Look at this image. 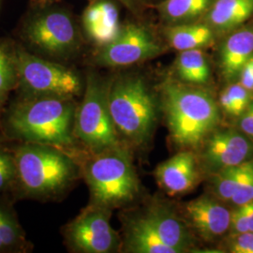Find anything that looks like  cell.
<instances>
[{"label": "cell", "mask_w": 253, "mask_h": 253, "mask_svg": "<svg viewBox=\"0 0 253 253\" xmlns=\"http://www.w3.org/2000/svg\"><path fill=\"white\" fill-rule=\"evenodd\" d=\"M76 108L73 99L19 98L0 119L8 138L53 145L70 152L78 144L73 133Z\"/></svg>", "instance_id": "6da1fadb"}, {"label": "cell", "mask_w": 253, "mask_h": 253, "mask_svg": "<svg viewBox=\"0 0 253 253\" xmlns=\"http://www.w3.org/2000/svg\"><path fill=\"white\" fill-rule=\"evenodd\" d=\"M13 156L16 163L14 188L28 199H56L78 174V165L72 153L56 146L21 142Z\"/></svg>", "instance_id": "7a4b0ae2"}, {"label": "cell", "mask_w": 253, "mask_h": 253, "mask_svg": "<svg viewBox=\"0 0 253 253\" xmlns=\"http://www.w3.org/2000/svg\"><path fill=\"white\" fill-rule=\"evenodd\" d=\"M163 109L172 141L183 148H196L219 123L214 97L203 88L166 80L162 85Z\"/></svg>", "instance_id": "3957f363"}, {"label": "cell", "mask_w": 253, "mask_h": 253, "mask_svg": "<svg viewBox=\"0 0 253 253\" xmlns=\"http://www.w3.org/2000/svg\"><path fill=\"white\" fill-rule=\"evenodd\" d=\"M83 173L90 192V205L112 210L134 199L139 191L134 166L123 145L91 157Z\"/></svg>", "instance_id": "277c9868"}, {"label": "cell", "mask_w": 253, "mask_h": 253, "mask_svg": "<svg viewBox=\"0 0 253 253\" xmlns=\"http://www.w3.org/2000/svg\"><path fill=\"white\" fill-rule=\"evenodd\" d=\"M108 106L119 137L136 145L149 138L155 124L156 106L141 78L120 76L110 82Z\"/></svg>", "instance_id": "5b68a950"}, {"label": "cell", "mask_w": 253, "mask_h": 253, "mask_svg": "<svg viewBox=\"0 0 253 253\" xmlns=\"http://www.w3.org/2000/svg\"><path fill=\"white\" fill-rule=\"evenodd\" d=\"M110 82L96 73L86 77L84 98L77 106L73 133L78 143L91 154H97L121 145L108 106Z\"/></svg>", "instance_id": "8992f818"}, {"label": "cell", "mask_w": 253, "mask_h": 253, "mask_svg": "<svg viewBox=\"0 0 253 253\" xmlns=\"http://www.w3.org/2000/svg\"><path fill=\"white\" fill-rule=\"evenodd\" d=\"M19 98L56 97L74 99L83 90L78 74L61 64L49 61L23 48L14 50Z\"/></svg>", "instance_id": "52a82bcc"}, {"label": "cell", "mask_w": 253, "mask_h": 253, "mask_svg": "<svg viewBox=\"0 0 253 253\" xmlns=\"http://www.w3.org/2000/svg\"><path fill=\"white\" fill-rule=\"evenodd\" d=\"M30 46L50 58L65 59L79 47V35L71 15L64 10L51 9L30 19L24 30Z\"/></svg>", "instance_id": "ba28073f"}, {"label": "cell", "mask_w": 253, "mask_h": 253, "mask_svg": "<svg viewBox=\"0 0 253 253\" xmlns=\"http://www.w3.org/2000/svg\"><path fill=\"white\" fill-rule=\"evenodd\" d=\"M111 210L89 205L62 229L65 243L73 252L109 253L118 249V235L110 224Z\"/></svg>", "instance_id": "9c48e42d"}, {"label": "cell", "mask_w": 253, "mask_h": 253, "mask_svg": "<svg viewBox=\"0 0 253 253\" xmlns=\"http://www.w3.org/2000/svg\"><path fill=\"white\" fill-rule=\"evenodd\" d=\"M163 47L145 27L129 24L121 27L118 36L107 45L100 47L96 63L105 67H124L153 58Z\"/></svg>", "instance_id": "30bf717a"}, {"label": "cell", "mask_w": 253, "mask_h": 253, "mask_svg": "<svg viewBox=\"0 0 253 253\" xmlns=\"http://www.w3.org/2000/svg\"><path fill=\"white\" fill-rule=\"evenodd\" d=\"M253 160V142L236 130L213 131L205 141L203 167L211 174Z\"/></svg>", "instance_id": "8fae6325"}, {"label": "cell", "mask_w": 253, "mask_h": 253, "mask_svg": "<svg viewBox=\"0 0 253 253\" xmlns=\"http://www.w3.org/2000/svg\"><path fill=\"white\" fill-rule=\"evenodd\" d=\"M186 213L193 228L208 241L217 239L230 230L232 213L208 196L190 201L186 206Z\"/></svg>", "instance_id": "7c38bea8"}, {"label": "cell", "mask_w": 253, "mask_h": 253, "mask_svg": "<svg viewBox=\"0 0 253 253\" xmlns=\"http://www.w3.org/2000/svg\"><path fill=\"white\" fill-rule=\"evenodd\" d=\"M160 186L170 195H176L191 190L197 182L198 170L195 156L184 151L160 164L156 169Z\"/></svg>", "instance_id": "4fadbf2b"}, {"label": "cell", "mask_w": 253, "mask_h": 253, "mask_svg": "<svg viewBox=\"0 0 253 253\" xmlns=\"http://www.w3.org/2000/svg\"><path fill=\"white\" fill-rule=\"evenodd\" d=\"M83 25L95 44L100 48L107 45L121 30L118 7L110 0L94 1L84 11Z\"/></svg>", "instance_id": "5bb4252c"}, {"label": "cell", "mask_w": 253, "mask_h": 253, "mask_svg": "<svg viewBox=\"0 0 253 253\" xmlns=\"http://www.w3.org/2000/svg\"><path fill=\"white\" fill-rule=\"evenodd\" d=\"M253 55V26L239 27L227 38L220 49V67L227 81L237 79Z\"/></svg>", "instance_id": "9a60e30c"}, {"label": "cell", "mask_w": 253, "mask_h": 253, "mask_svg": "<svg viewBox=\"0 0 253 253\" xmlns=\"http://www.w3.org/2000/svg\"><path fill=\"white\" fill-rule=\"evenodd\" d=\"M145 217L163 243L174 253H183L191 247L192 237L190 232L184 222L169 208L154 206Z\"/></svg>", "instance_id": "2e32d148"}, {"label": "cell", "mask_w": 253, "mask_h": 253, "mask_svg": "<svg viewBox=\"0 0 253 253\" xmlns=\"http://www.w3.org/2000/svg\"><path fill=\"white\" fill-rule=\"evenodd\" d=\"M206 15L215 32H230L253 17V0H214Z\"/></svg>", "instance_id": "e0dca14e"}, {"label": "cell", "mask_w": 253, "mask_h": 253, "mask_svg": "<svg viewBox=\"0 0 253 253\" xmlns=\"http://www.w3.org/2000/svg\"><path fill=\"white\" fill-rule=\"evenodd\" d=\"M165 36L170 45L182 52L211 45L215 41V31L207 23H186L166 27Z\"/></svg>", "instance_id": "ac0fdd59"}, {"label": "cell", "mask_w": 253, "mask_h": 253, "mask_svg": "<svg viewBox=\"0 0 253 253\" xmlns=\"http://www.w3.org/2000/svg\"><path fill=\"white\" fill-rule=\"evenodd\" d=\"M126 249L137 253H175L163 243L145 217L127 220Z\"/></svg>", "instance_id": "d6986e66"}, {"label": "cell", "mask_w": 253, "mask_h": 253, "mask_svg": "<svg viewBox=\"0 0 253 253\" xmlns=\"http://www.w3.org/2000/svg\"><path fill=\"white\" fill-rule=\"evenodd\" d=\"M175 72L181 81L202 85L210 80L208 59L201 49L182 51L175 62Z\"/></svg>", "instance_id": "ffe728a7"}, {"label": "cell", "mask_w": 253, "mask_h": 253, "mask_svg": "<svg viewBox=\"0 0 253 253\" xmlns=\"http://www.w3.org/2000/svg\"><path fill=\"white\" fill-rule=\"evenodd\" d=\"M253 174V160L213 173V190L220 200L231 201L236 191Z\"/></svg>", "instance_id": "44dd1931"}, {"label": "cell", "mask_w": 253, "mask_h": 253, "mask_svg": "<svg viewBox=\"0 0 253 253\" xmlns=\"http://www.w3.org/2000/svg\"><path fill=\"white\" fill-rule=\"evenodd\" d=\"M213 0H164L160 5L161 15L171 25L191 23L207 14Z\"/></svg>", "instance_id": "7402d4cb"}, {"label": "cell", "mask_w": 253, "mask_h": 253, "mask_svg": "<svg viewBox=\"0 0 253 253\" xmlns=\"http://www.w3.org/2000/svg\"><path fill=\"white\" fill-rule=\"evenodd\" d=\"M30 249L26 233L11 208L0 219V253H27Z\"/></svg>", "instance_id": "603a6c76"}, {"label": "cell", "mask_w": 253, "mask_h": 253, "mask_svg": "<svg viewBox=\"0 0 253 253\" xmlns=\"http://www.w3.org/2000/svg\"><path fill=\"white\" fill-rule=\"evenodd\" d=\"M18 84V73L14 50L0 43V118L2 117L9 94L16 89Z\"/></svg>", "instance_id": "cb8c5ba5"}, {"label": "cell", "mask_w": 253, "mask_h": 253, "mask_svg": "<svg viewBox=\"0 0 253 253\" xmlns=\"http://www.w3.org/2000/svg\"><path fill=\"white\" fill-rule=\"evenodd\" d=\"M253 101L252 92L242 84H232L219 96V106L227 115L239 118Z\"/></svg>", "instance_id": "d4e9b609"}, {"label": "cell", "mask_w": 253, "mask_h": 253, "mask_svg": "<svg viewBox=\"0 0 253 253\" xmlns=\"http://www.w3.org/2000/svg\"><path fill=\"white\" fill-rule=\"evenodd\" d=\"M16 182V163L13 152L0 146V193L14 188Z\"/></svg>", "instance_id": "484cf974"}, {"label": "cell", "mask_w": 253, "mask_h": 253, "mask_svg": "<svg viewBox=\"0 0 253 253\" xmlns=\"http://www.w3.org/2000/svg\"><path fill=\"white\" fill-rule=\"evenodd\" d=\"M230 231L232 235L250 232L249 208L247 204L237 207L231 215Z\"/></svg>", "instance_id": "4316f807"}, {"label": "cell", "mask_w": 253, "mask_h": 253, "mask_svg": "<svg viewBox=\"0 0 253 253\" xmlns=\"http://www.w3.org/2000/svg\"><path fill=\"white\" fill-rule=\"evenodd\" d=\"M228 249L231 253H253V232L232 235L228 242Z\"/></svg>", "instance_id": "83f0119b"}, {"label": "cell", "mask_w": 253, "mask_h": 253, "mask_svg": "<svg viewBox=\"0 0 253 253\" xmlns=\"http://www.w3.org/2000/svg\"><path fill=\"white\" fill-rule=\"evenodd\" d=\"M253 201V174L245 182L242 187L236 191L234 197L230 201L236 207L242 206Z\"/></svg>", "instance_id": "f1b7e54d"}, {"label": "cell", "mask_w": 253, "mask_h": 253, "mask_svg": "<svg viewBox=\"0 0 253 253\" xmlns=\"http://www.w3.org/2000/svg\"><path fill=\"white\" fill-rule=\"evenodd\" d=\"M239 129L253 142V100L238 119Z\"/></svg>", "instance_id": "f546056e"}, {"label": "cell", "mask_w": 253, "mask_h": 253, "mask_svg": "<svg viewBox=\"0 0 253 253\" xmlns=\"http://www.w3.org/2000/svg\"><path fill=\"white\" fill-rule=\"evenodd\" d=\"M238 78L240 84L246 89L253 92V55L245 64Z\"/></svg>", "instance_id": "4dcf8cb0"}, {"label": "cell", "mask_w": 253, "mask_h": 253, "mask_svg": "<svg viewBox=\"0 0 253 253\" xmlns=\"http://www.w3.org/2000/svg\"><path fill=\"white\" fill-rule=\"evenodd\" d=\"M10 209L11 208L7 205V203L0 200V219L4 217Z\"/></svg>", "instance_id": "1f68e13d"}, {"label": "cell", "mask_w": 253, "mask_h": 253, "mask_svg": "<svg viewBox=\"0 0 253 253\" xmlns=\"http://www.w3.org/2000/svg\"><path fill=\"white\" fill-rule=\"evenodd\" d=\"M118 1H120L122 4H124L127 9H131V10L136 9V6H137L136 0H118Z\"/></svg>", "instance_id": "d6a6232c"}]
</instances>
